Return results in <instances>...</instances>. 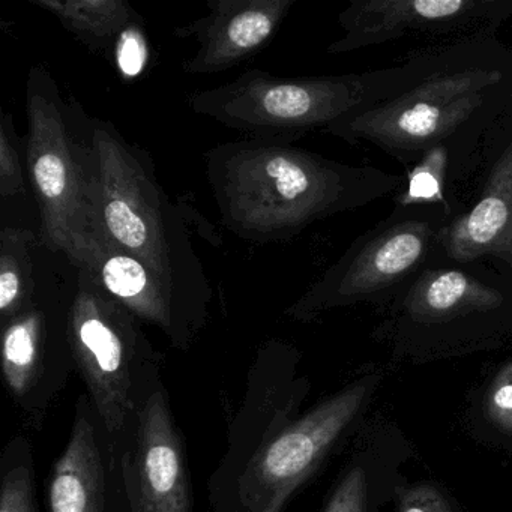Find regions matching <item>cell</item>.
<instances>
[{
  "instance_id": "obj_1",
  "label": "cell",
  "mask_w": 512,
  "mask_h": 512,
  "mask_svg": "<svg viewBox=\"0 0 512 512\" xmlns=\"http://www.w3.org/2000/svg\"><path fill=\"white\" fill-rule=\"evenodd\" d=\"M203 160L221 221L253 244L292 241L316 221L370 205L406 182L260 139L220 143Z\"/></svg>"
},
{
  "instance_id": "obj_2",
  "label": "cell",
  "mask_w": 512,
  "mask_h": 512,
  "mask_svg": "<svg viewBox=\"0 0 512 512\" xmlns=\"http://www.w3.org/2000/svg\"><path fill=\"white\" fill-rule=\"evenodd\" d=\"M92 235L139 260L208 316L212 289L181 205L167 196L151 157L110 121L91 118Z\"/></svg>"
},
{
  "instance_id": "obj_3",
  "label": "cell",
  "mask_w": 512,
  "mask_h": 512,
  "mask_svg": "<svg viewBox=\"0 0 512 512\" xmlns=\"http://www.w3.org/2000/svg\"><path fill=\"white\" fill-rule=\"evenodd\" d=\"M413 67L415 59L391 70L293 79L248 70L232 82L194 92L188 107L248 139L295 143L391 97L409 82Z\"/></svg>"
},
{
  "instance_id": "obj_4",
  "label": "cell",
  "mask_w": 512,
  "mask_h": 512,
  "mask_svg": "<svg viewBox=\"0 0 512 512\" xmlns=\"http://www.w3.org/2000/svg\"><path fill=\"white\" fill-rule=\"evenodd\" d=\"M26 167L41 217V242L80 265L92 235L91 116L67 100L43 65L26 80Z\"/></svg>"
},
{
  "instance_id": "obj_5",
  "label": "cell",
  "mask_w": 512,
  "mask_h": 512,
  "mask_svg": "<svg viewBox=\"0 0 512 512\" xmlns=\"http://www.w3.org/2000/svg\"><path fill=\"white\" fill-rule=\"evenodd\" d=\"M76 292L67 314L68 346L107 434L121 439L137 409L158 385V353L142 322L77 269Z\"/></svg>"
},
{
  "instance_id": "obj_6",
  "label": "cell",
  "mask_w": 512,
  "mask_h": 512,
  "mask_svg": "<svg viewBox=\"0 0 512 512\" xmlns=\"http://www.w3.org/2000/svg\"><path fill=\"white\" fill-rule=\"evenodd\" d=\"M502 80L499 68L481 62H442L430 74L413 71L400 91L325 131L349 143H371L401 163L418 164L428 151L458 133Z\"/></svg>"
},
{
  "instance_id": "obj_7",
  "label": "cell",
  "mask_w": 512,
  "mask_h": 512,
  "mask_svg": "<svg viewBox=\"0 0 512 512\" xmlns=\"http://www.w3.org/2000/svg\"><path fill=\"white\" fill-rule=\"evenodd\" d=\"M449 214L442 205H397L388 220L359 236L346 253L286 311L311 320L331 308L377 301L412 284Z\"/></svg>"
},
{
  "instance_id": "obj_8",
  "label": "cell",
  "mask_w": 512,
  "mask_h": 512,
  "mask_svg": "<svg viewBox=\"0 0 512 512\" xmlns=\"http://www.w3.org/2000/svg\"><path fill=\"white\" fill-rule=\"evenodd\" d=\"M371 385V380L353 383L266 442L242 475L239 512H281L352 424Z\"/></svg>"
},
{
  "instance_id": "obj_9",
  "label": "cell",
  "mask_w": 512,
  "mask_h": 512,
  "mask_svg": "<svg viewBox=\"0 0 512 512\" xmlns=\"http://www.w3.org/2000/svg\"><path fill=\"white\" fill-rule=\"evenodd\" d=\"M512 16V0H353L338 16L344 35L326 49L343 55L400 38L490 37Z\"/></svg>"
},
{
  "instance_id": "obj_10",
  "label": "cell",
  "mask_w": 512,
  "mask_h": 512,
  "mask_svg": "<svg viewBox=\"0 0 512 512\" xmlns=\"http://www.w3.org/2000/svg\"><path fill=\"white\" fill-rule=\"evenodd\" d=\"M133 439L122 460L133 512H193L184 440L160 383L134 415Z\"/></svg>"
},
{
  "instance_id": "obj_11",
  "label": "cell",
  "mask_w": 512,
  "mask_h": 512,
  "mask_svg": "<svg viewBox=\"0 0 512 512\" xmlns=\"http://www.w3.org/2000/svg\"><path fill=\"white\" fill-rule=\"evenodd\" d=\"M298 0H209L202 19L175 29L199 49L182 64L187 74L232 70L262 52L277 35Z\"/></svg>"
},
{
  "instance_id": "obj_12",
  "label": "cell",
  "mask_w": 512,
  "mask_h": 512,
  "mask_svg": "<svg viewBox=\"0 0 512 512\" xmlns=\"http://www.w3.org/2000/svg\"><path fill=\"white\" fill-rule=\"evenodd\" d=\"M121 302L142 323L155 326L172 344L185 349L205 326V314L185 301L151 269L97 238H91L79 268Z\"/></svg>"
},
{
  "instance_id": "obj_13",
  "label": "cell",
  "mask_w": 512,
  "mask_h": 512,
  "mask_svg": "<svg viewBox=\"0 0 512 512\" xmlns=\"http://www.w3.org/2000/svg\"><path fill=\"white\" fill-rule=\"evenodd\" d=\"M50 344L49 320L40 305L4 323L2 374L14 403L32 416L43 415L64 388L71 364Z\"/></svg>"
},
{
  "instance_id": "obj_14",
  "label": "cell",
  "mask_w": 512,
  "mask_h": 512,
  "mask_svg": "<svg viewBox=\"0 0 512 512\" xmlns=\"http://www.w3.org/2000/svg\"><path fill=\"white\" fill-rule=\"evenodd\" d=\"M437 245L452 262L493 256L512 265V143L494 164L478 203L442 227Z\"/></svg>"
},
{
  "instance_id": "obj_15",
  "label": "cell",
  "mask_w": 512,
  "mask_h": 512,
  "mask_svg": "<svg viewBox=\"0 0 512 512\" xmlns=\"http://www.w3.org/2000/svg\"><path fill=\"white\" fill-rule=\"evenodd\" d=\"M88 398H80L64 454L47 482L49 512H107V473Z\"/></svg>"
},
{
  "instance_id": "obj_16",
  "label": "cell",
  "mask_w": 512,
  "mask_h": 512,
  "mask_svg": "<svg viewBox=\"0 0 512 512\" xmlns=\"http://www.w3.org/2000/svg\"><path fill=\"white\" fill-rule=\"evenodd\" d=\"M505 296L496 287L461 269L425 268L409 286L404 311L418 323L449 322L455 317L497 310Z\"/></svg>"
},
{
  "instance_id": "obj_17",
  "label": "cell",
  "mask_w": 512,
  "mask_h": 512,
  "mask_svg": "<svg viewBox=\"0 0 512 512\" xmlns=\"http://www.w3.org/2000/svg\"><path fill=\"white\" fill-rule=\"evenodd\" d=\"M55 17L92 53L106 55L133 26L143 25L140 14L127 0H29Z\"/></svg>"
},
{
  "instance_id": "obj_18",
  "label": "cell",
  "mask_w": 512,
  "mask_h": 512,
  "mask_svg": "<svg viewBox=\"0 0 512 512\" xmlns=\"http://www.w3.org/2000/svg\"><path fill=\"white\" fill-rule=\"evenodd\" d=\"M38 238L32 230L4 227L0 232V319L2 325L31 310L35 302L34 254Z\"/></svg>"
},
{
  "instance_id": "obj_19",
  "label": "cell",
  "mask_w": 512,
  "mask_h": 512,
  "mask_svg": "<svg viewBox=\"0 0 512 512\" xmlns=\"http://www.w3.org/2000/svg\"><path fill=\"white\" fill-rule=\"evenodd\" d=\"M446 166L448 152L445 146H437L428 151L424 158L407 172V187L398 196L397 205H442L451 215V208L443 193Z\"/></svg>"
},
{
  "instance_id": "obj_20",
  "label": "cell",
  "mask_w": 512,
  "mask_h": 512,
  "mask_svg": "<svg viewBox=\"0 0 512 512\" xmlns=\"http://www.w3.org/2000/svg\"><path fill=\"white\" fill-rule=\"evenodd\" d=\"M11 446L13 451L5 452L0 512H38L34 463L29 449L25 448V443Z\"/></svg>"
},
{
  "instance_id": "obj_21",
  "label": "cell",
  "mask_w": 512,
  "mask_h": 512,
  "mask_svg": "<svg viewBox=\"0 0 512 512\" xmlns=\"http://www.w3.org/2000/svg\"><path fill=\"white\" fill-rule=\"evenodd\" d=\"M25 166L20 155L16 125L11 113L0 112V197L13 199L25 193Z\"/></svg>"
},
{
  "instance_id": "obj_22",
  "label": "cell",
  "mask_w": 512,
  "mask_h": 512,
  "mask_svg": "<svg viewBox=\"0 0 512 512\" xmlns=\"http://www.w3.org/2000/svg\"><path fill=\"white\" fill-rule=\"evenodd\" d=\"M485 415L497 428L512 434V362L494 377L485 397Z\"/></svg>"
},
{
  "instance_id": "obj_23",
  "label": "cell",
  "mask_w": 512,
  "mask_h": 512,
  "mask_svg": "<svg viewBox=\"0 0 512 512\" xmlns=\"http://www.w3.org/2000/svg\"><path fill=\"white\" fill-rule=\"evenodd\" d=\"M367 499V475L362 467H353L341 479L323 512H364Z\"/></svg>"
},
{
  "instance_id": "obj_24",
  "label": "cell",
  "mask_w": 512,
  "mask_h": 512,
  "mask_svg": "<svg viewBox=\"0 0 512 512\" xmlns=\"http://www.w3.org/2000/svg\"><path fill=\"white\" fill-rule=\"evenodd\" d=\"M142 26H133L125 31L116 44L118 67L127 77L139 76L148 61V47H146Z\"/></svg>"
},
{
  "instance_id": "obj_25",
  "label": "cell",
  "mask_w": 512,
  "mask_h": 512,
  "mask_svg": "<svg viewBox=\"0 0 512 512\" xmlns=\"http://www.w3.org/2000/svg\"><path fill=\"white\" fill-rule=\"evenodd\" d=\"M400 512H452V509L439 490L431 485H418L403 494Z\"/></svg>"
}]
</instances>
